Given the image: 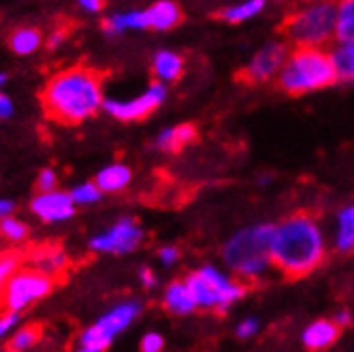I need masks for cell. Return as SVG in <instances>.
<instances>
[{"mask_svg": "<svg viewBox=\"0 0 354 352\" xmlns=\"http://www.w3.org/2000/svg\"><path fill=\"white\" fill-rule=\"evenodd\" d=\"M196 137V131L192 124H180V127H171L165 129L158 137H156V147L160 152H180L182 147H186L188 143H192Z\"/></svg>", "mask_w": 354, "mask_h": 352, "instance_id": "20", "label": "cell"}, {"mask_svg": "<svg viewBox=\"0 0 354 352\" xmlns=\"http://www.w3.org/2000/svg\"><path fill=\"white\" fill-rule=\"evenodd\" d=\"M147 13V26L149 30H171L182 21V11L171 0H158L145 9Z\"/></svg>", "mask_w": 354, "mask_h": 352, "instance_id": "16", "label": "cell"}, {"mask_svg": "<svg viewBox=\"0 0 354 352\" xmlns=\"http://www.w3.org/2000/svg\"><path fill=\"white\" fill-rule=\"evenodd\" d=\"M286 60H288L286 43H269L263 49H259L257 56L250 60V64L243 71V80L252 84L267 82L273 75H280Z\"/></svg>", "mask_w": 354, "mask_h": 352, "instance_id": "10", "label": "cell"}, {"mask_svg": "<svg viewBox=\"0 0 354 352\" xmlns=\"http://www.w3.org/2000/svg\"><path fill=\"white\" fill-rule=\"evenodd\" d=\"M335 77L342 82H354V45H339L331 54Z\"/></svg>", "mask_w": 354, "mask_h": 352, "instance_id": "22", "label": "cell"}, {"mask_svg": "<svg viewBox=\"0 0 354 352\" xmlns=\"http://www.w3.org/2000/svg\"><path fill=\"white\" fill-rule=\"evenodd\" d=\"M75 203L68 192L62 190H54V192H45V194H37L30 201V212L47 224H58V222H66L75 216Z\"/></svg>", "mask_w": 354, "mask_h": 352, "instance_id": "11", "label": "cell"}, {"mask_svg": "<svg viewBox=\"0 0 354 352\" xmlns=\"http://www.w3.org/2000/svg\"><path fill=\"white\" fill-rule=\"evenodd\" d=\"M145 233L141 224L135 218H120L115 224H111L107 231L98 233L90 239V250L100 254H131L143 243Z\"/></svg>", "mask_w": 354, "mask_h": 352, "instance_id": "8", "label": "cell"}, {"mask_svg": "<svg viewBox=\"0 0 354 352\" xmlns=\"http://www.w3.org/2000/svg\"><path fill=\"white\" fill-rule=\"evenodd\" d=\"M326 243L318 222L308 214H295L275 226L271 263L288 278L312 273L324 259Z\"/></svg>", "mask_w": 354, "mask_h": 352, "instance_id": "2", "label": "cell"}, {"mask_svg": "<svg viewBox=\"0 0 354 352\" xmlns=\"http://www.w3.org/2000/svg\"><path fill=\"white\" fill-rule=\"evenodd\" d=\"M158 261L162 263V265H175L177 261H180V250H177L175 246H162L160 250H158Z\"/></svg>", "mask_w": 354, "mask_h": 352, "instance_id": "33", "label": "cell"}, {"mask_svg": "<svg viewBox=\"0 0 354 352\" xmlns=\"http://www.w3.org/2000/svg\"><path fill=\"white\" fill-rule=\"evenodd\" d=\"M337 7L331 3H316L303 7L284 21V35L297 47H314L328 43L335 37Z\"/></svg>", "mask_w": 354, "mask_h": 352, "instance_id": "6", "label": "cell"}, {"mask_svg": "<svg viewBox=\"0 0 354 352\" xmlns=\"http://www.w3.org/2000/svg\"><path fill=\"white\" fill-rule=\"evenodd\" d=\"M0 352H9V350H7L5 346H0Z\"/></svg>", "mask_w": 354, "mask_h": 352, "instance_id": "42", "label": "cell"}, {"mask_svg": "<svg viewBox=\"0 0 354 352\" xmlns=\"http://www.w3.org/2000/svg\"><path fill=\"white\" fill-rule=\"evenodd\" d=\"M13 109H15V105H13L11 96H7L3 90H0V120L11 118L13 115Z\"/></svg>", "mask_w": 354, "mask_h": 352, "instance_id": "36", "label": "cell"}, {"mask_svg": "<svg viewBox=\"0 0 354 352\" xmlns=\"http://www.w3.org/2000/svg\"><path fill=\"white\" fill-rule=\"evenodd\" d=\"M0 235H3L5 239H9V241L19 243V241H24L28 237V226L24 224L21 220L9 216V218L0 220Z\"/></svg>", "mask_w": 354, "mask_h": 352, "instance_id": "29", "label": "cell"}, {"mask_svg": "<svg viewBox=\"0 0 354 352\" xmlns=\"http://www.w3.org/2000/svg\"><path fill=\"white\" fill-rule=\"evenodd\" d=\"M337 337H339V326L333 320H316L303 331L301 340L308 350L320 352V350H326L328 346H333Z\"/></svg>", "mask_w": 354, "mask_h": 352, "instance_id": "15", "label": "cell"}, {"mask_svg": "<svg viewBox=\"0 0 354 352\" xmlns=\"http://www.w3.org/2000/svg\"><path fill=\"white\" fill-rule=\"evenodd\" d=\"M80 7L88 13H100L105 9V3H100V0H80Z\"/></svg>", "mask_w": 354, "mask_h": 352, "instance_id": "38", "label": "cell"}, {"mask_svg": "<svg viewBox=\"0 0 354 352\" xmlns=\"http://www.w3.org/2000/svg\"><path fill=\"white\" fill-rule=\"evenodd\" d=\"M21 322V314H13V312H5L0 316V346L3 342H7L11 337V333L17 329Z\"/></svg>", "mask_w": 354, "mask_h": 352, "instance_id": "30", "label": "cell"}, {"mask_svg": "<svg viewBox=\"0 0 354 352\" xmlns=\"http://www.w3.org/2000/svg\"><path fill=\"white\" fill-rule=\"evenodd\" d=\"M68 194L73 198L75 207H80V205H94V203H98L100 198H103V192L98 190V186L94 182H86V184L75 186Z\"/></svg>", "mask_w": 354, "mask_h": 352, "instance_id": "28", "label": "cell"}, {"mask_svg": "<svg viewBox=\"0 0 354 352\" xmlns=\"http://www.w3.org/2000/svg\"><path fill=\"white\" fill-rule=\"evenodd\" d=\"M165 98H167V86L154 82L135 98H129V100L105 98L103 111L122 122H135V120L147 118L151 111H156L165 103Z\"/></svg>", "mask_w": 354, "mask_h": 352, "instance_id": "9", "label": "cell"}, {"mask_svg": "<svg viewBox=\"0 0 354 352\" xmlns=\"http://www.w3.org/2000/svg\"><path fill=\"white\" fill-rule=\"evenodd\" d=\"M133 182V171L126 167L124 163H111L109 167L100 169L94 178V184L98 186L100 192H120L124 188H129Z\"/></svg>", "mask_w": 354, "mask_h": 352, "instance_id": "17", "label": "cell"}, {"mask_svg": "<svg viewBox=\"0 0 354 352\" xmlns=\"http://www.w3.org/2000/svg\"><path fill=\"white\" fill-rule=\"evenodd\" d=\"M350 320H352V318H350L348 312H339L337 318H335V324H337V326H344V324H350Z\"/></svg>", "mask_w": 354, "mask_h": 352, "instance_id": "40", "label": "cell"}, {"mask_svg": "<svg viewBox=\"0 0 354 352\" xmlns=\"http://www.w3.org/2000/svg\"><path fill=\"white\" fill-rule=\"evenodd\" d=\"M186 286L194 299V306L201 310H214L224 314L235 301L245 295V286L239 280L229 278L220 269L205 265L186 275Z\"/></svg>", "mask_w": 354, "mask_h": 352, "instance_id": "5", "label": "cell"}, {"mask_svg": "<svg viewBox=\"0 0 354 352\" xmlns=\"http://www.w3.org/2000/svg\"><path fill=\"white\" fill-rule=\"evenodd\" d=\"M37 190H39V194L58 190V175H56L54 169H43L39 173V178H37Z\"/></svg>", "mask_w": 354, "mask_h": 352, "instance_id": "31", "label": "cell"}, {"mask_svg": "<svg viewBox=\"0 0 354 352\" xmlns=\"http://www.w3.org/2000/svg\"><path fill=\"white\" fill-rule=\"evenodd\" d=\"M7 84V75L5 73H0V88H3Z\"/></svg>", "mask_w": 354, "mask_h": 352, "instance_id": "41", "label": "cell"}, {"mask_svg": "<svg viewBox=\"0 0 354 352\" xmlns=\"http://www.w3.org/2000/svg\"><path fill=\"white\" fill-rule=\"evenodd\" d=\"M19 267H21V254H15V252L0 254V306H3L5 288H7L9 280L13 278V273H15Z\"/></svg>", "mask_w": 354, "mask_h": 352, "instance_id": "27", "label": "cell"}, {"mask_svg": "<svg viewBox=\"0 0 354 352\" xmlns=\"http://www.w3.org/2000/svg\"><path fill=\"white\" fill-rule=\"evenodd\" d=\"M129 30H149L145 9H131L111 13L103 19V33L109 37H120Z\"/></svg>", "mask_w": 354, "mask_h": 352, "instance_id": "14", "label": "cell"}, {"mask_svg": "<svg viewBox=\"0 0 354 352\" xmlns=\"http://www.w3.org/2000/svg\"><path fill=\"white\" fill-rule=\"evenodd\" d=\"M26 267L47 275V278H60V275L71 267V259L58 243L39 246L26 257Z\"/></svg>", "mask_w": 354, "mask_h": 352, "instance_id": "12", "label": "cell"}, {"mask_svg": "<svg viewBox=\"0 0 354 352\" xmlns=\"http://www.w3.org/2000/svg\"><path fill=\"white\" fill-rule=\"evenodd\" d=\"M263 9H265V3H263V0H248V3H241V5L226 7L224 11H220V17H222L224 21L239 24V21H245V19H250V17H257Z\"/></svg>", "mask_w": 354, "mask_h": 352, "instance_id": "26", "label": "cell"}, {"mask_svg": "<svg viewBox=\"0 0 354 352\" xmlns=\"http://www.w3.org/2000/svg\"><path fill=\"white\" fill-rule=\"evenodd\" d=\"M333 82H337V77L331 64V56L314 47H297L284 62L280 75H277V84L288 94L322 90Z\"/></svg>", "mask_w": 354, "mask_h": 352, "instance_id": "4", "label": "cell"}, {"mask_svg": "<svg viewBox=\"0 0 354 352\" xmlns=\"http://www.w3.org/2000/svg\"><path fill=\"white\" fill-rule=\"evenodd\" d=\"M257 331H259V320H257V318H245L243 322L237 324V335H239L241 340L257 335Z\"/></svg>", "mask_w": 354, "mask_h": 352, "instance_id": "34", "label": "cell"}, {"mask_svg": "<svg viewBox=\"0 0 354 352\" xmlns=\"http://www.w3.org/2000/svg\"><path fill=\"white\" fill-rule=\"evenodd\" d=\"M162 306H165L167 312H171L175 316H186V314L196 310L194 299H192V295H190V290H188L184 280H175V282H171L165 288Z\"/></svg>", "mask_w": 354, "mask_h": 352, "instance_id": "18", "label": "cell"}, {"mask_svg": "<svg viewBox=\"0 0 354 352\" xmlns=\"http://www.w3.org/2000/svg\"><path fill=\"white\" fill-rule=\"evenodd\" d=\"M9 45L17 56H30L43 45V37L37 28H19L11 35Z\"/></svg>", "mask_w": 354, "mask_h": 352, "instance_id": "23", "label": "cell"}, {"mask_svg": "<svg viewBox=\"0 0 354 352\" xmlns=\"http://www.w3.org/2000/svg\"><path fill=\"white\" fill-rule=\"evenodd\" d=\"M141 312H143V306L139 304V301L129 299V301H122V304L109 308L103 316L96 320V324L109 337L115 340V335H120V333H124L126 329H129V326L141 316Z\"/></svg>", "mask_w": 354, "mask_h": 352, "instance_id": "13", "label": "cell"}, {"mask_svg": "<svg viewBox=\"0 0 354 352\" xmlns=\"http://www.w3.org/2000/svg\"><path fill=\"white\" fill-rule=\"evenodd\" d=\"M151 71H154L158 84H169V82L180 80V75L184 73V60L175 52L160 49V52H156L154 58H151Z\"/></svg>", "mask_w": 354, "mask_h": 352, "instance_id": "19", "label": "cell"}, {"mask_svg": "<svg viewBox=\"0 0 354 352\" xmlns=\"http://www.w3.org/2000/svg\"><path fill=\"white\" fill-rule=\"evenodd\" d=\"M39 342H41V329H39V326L24 324V326H17V329L11 333L5 348L9 352H30V350H35V346Z\"/></svg>", "mask_w": 354, "mask_h": 352, "instance_id": "21", "label": "cell"}, {"mask_svg": "<svg viewBox=\"0 0 354 352\" xmlns=\"http://www.w3.org/2000/svg\"><path fill=\"white\" fill-rule=\"evenodd\" d=\"M335 246H337V250H342V252H348V250L354 248V205L342 210L337 216Z\"/></svg>", "mask_w": 354, "mask_h": 352, "instance_id": "25", "label": "cell"}, {"mask_svg": "<svg viewBox=\"0 0 354 352\" xmlns=\"http://www.w3.org/2000/svg\"><path fill=\"white\" fill-rule=\"evenodd\" d=\"M335 39L339 45H354V0L337 5V28Z\"/></svg>", "mask_w": 354, "mask_h": 352, "instance_id": "24", "label": "cell"}, {"mask_svg": "<svg viewBox=\"0 0 354 352\" xmlns=\"http://www.w3.org/2000/svg\"><path fill=\"white\" fill-rule=\"evenodd\" d=\"M139 282L143 288H156L158 284V278H156V273L151 267H141L139 269Z\"/></svg>", "mask_w": 354, "mask_h": 352, "instance_id": "35", "label": "cell"}, {"mask_svg": "<svg viewBox=\"0 0 354 352\" xmlns=\"http://www.w3.org/2000/svg\"><path fill=\"white\" fill-rule=\"evenodd\" d=\"M165 348V337L156 331H147L141 337V352H162Z\"/></svg>", "mask_w": 354, "mask_h": 352, "instance_id": "32", "label": "cell"}, {"mask_svg": "<svg viewBox=\"0 0 354 352\" xmlns=\"http://www.w3.org/2000/svg\"><path fill=\"white\" fill-rule=\"evenodd\" d=\"M273 224H254L235 233L222 248V261L243 280H254L271 265Z\"/></svg>", "mask_w": 354, "mask_h": 352, "instance_id": "3", "label": "cell"}, {"mask_svg": "<svg viewBox=\"0 0 354 352\" xmlns=\"http://www.w3.org/2000/svg\"><path fill=\"white\" fill-rule=\"evenodd\" d=\"M41 100L52 120L60 124H82L103 109V80L98 73L84 66L64 68L45 84Z\"/></svg>", "mask_w": 354, "mask_h": 352, "instance_id": "1", "label": "cell"}, {"mask_svg": "<svg viewBox=\"0 0 354 352\" xmlns=\"http://www.w3.org/2000/svg\"><path fill=\"white\" fill-rule=\"evenodd\" d=\"M13 210H15L13 201H9V198H0V220H3V218H9V216L13 214Z\"/></svg>", "mask_w": 354, "mask_h": 352, "instance_id": "39", "label": "cell"}, {"mask_svg": "<svg viewBox=\"0 0 354 352\" xmlns=\"http://www.w3.org/2000/svg\"><path fill=\"white\" fill-rule=\"evenodd\" d=\"M66 37H68V33H66L64 28L54 30L52 35L47 37V47H49V49H58V47L66 41Z\"/></svg>", "mask_w": 354, "mask_h": 352, "instance_id": "37", "label": "cell"}, {"mask_svg": "<svg viewBox=\"0 0 354 352\" xmlns=\"http://www.w3.org/2000/svg\"><path fill=\"white\" fill-rule=\"evenodd\" d=\"M56 280L47 278V275L21 265L13 278L9 280L5 295H3V308L5 312H13V314H21L30 310L35 304L43 301L49 293L54 290Z\"/></svg>", "mask_w": 354, "mask_h": 352, "instance_id": "7", "label": "cell"}]
</instances>
